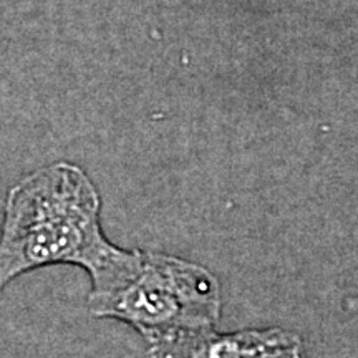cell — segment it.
<instances>
[{
  "mask_svg": "<svg viewBox=\"0 0 358 358\" xmlns=\"http://www.w3.org/2000/svg\"><path fill=\"white\" fill-rule=\"evenodd\" d=\"M146 343V358H306L302 338L280 327L236 332H217L216 327L182 329Z\"/></svg>",
  "mask_w": 358,
  "mask_h": 358,
  "instance_id": "obj_3",
  "label": "cell"
},
{
  "mask_svg": "<svg viewBox=\"0 0 358 358\" xmlns=\"http://www.w3.org/2000/svg\"><path fill=\"white\" fill-rule=\"evenodd\" d=\"M90 280V315L123 322L146 342L182 329L216 327L221 319L217 277L208 267L171 254L122 248Z\"/></svg>",
  "mask_w": 358,
  "mask_h": 358,
  "instance_id": "obj_2",
  "label": "cell"
},
{
  "mask_svg": "<svg viewBox=\"0 0 358 358\" xmlns=\"http://www.w3.org/2000/svg\"><path fill=\"white\" fill-rule=\"evenodd\" d=\"M101 227V196L70 161L34 169L10 186L0 226V292L29 272L77 266L90 279L120 252Z\"/></svg>",
  "mask_w": 358,
  "mask_h": 358,
  "instance_id": "obj_1",
  "label": "cell"
}]
</instances>
